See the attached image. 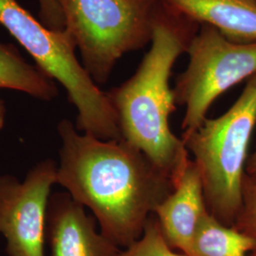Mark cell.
Here are the masks:
<instances>
[{
	"label": "cell",
	"instance_id": "3957f363",
	"mask_svg": "<svg viewBox=\"0 0 256 256\" xmlns=\"http://www.w3.org/2000/svg\"><path fill=\"white\" fill-rule=\"evenodd\" d=\"M256 126V74L223 115L206 119L182 137L202 174L207 208L232 227L242 207V182L248 151Z\"/></svg>",
	"mask_w": 256,
	"mask_h": 256
},
{
	"label": "cell",
	"instance_id": "6da1fadb",
	"mask_svg": "<svg viewBox=\"0 0 256 256\" xmlns=\"http://www.w3.org/2000/svg\"><path fill=\"white\" fill-rule=\"evenodd\" d=\"M61 140L57 183L92 210L100 232L120 248L142 236L149 216L174 190L172 180L136 147L81 133L68 120Z\"/></svg>",
	"mask_w": 256,
	"mask_h": 256
},
{
	"label": "cell",
	"instance_id": "7c38bea8",
	"mask_svg": "<svg viewBox=\"0 0 256 256\" xmlns=\"http://www.w3.org/2000/svg\"><path fill=\"white\" fill-rule=\"evenodd\" d=\"M252 247L245 234L208 212L194 234L188 256H248Z\"/></svg>",
	"mask_w": 256,
	"mask_h": 256
},
{
	"label": "cell",
	"instance_id": "9c48e42d",
	"mask_svg": "<svg viewBox=\"0 0 256 256\" xmlns=\"http://www.w3.org/2000/svg\"><path fill=\"white\" fill-rule=\"evenodd\" d=\"M208 212L202 174L190 160L174 190L153 214L168 245L188 256L194 234Z\"/></svg>",
	"mask_w": 256,
	"mask_h": 256
},
{
	"label": "cell",
	"instance_id": "e0dca14e",
	"mask_svg": "<svg viewBox=\"0 0 256 256\" xmlns=\"http://www.w3.org/2000/svg\"><path fill=\"white\" fill-rule=\"evenodd\" d=\"M6 120V106L3 99L0 97V131L4 128Z\"/></svg>",
	"mask_w": 256,
	"mask_h": 256
},
{
	"label": "cell",
	"instance_id": "2e32d148",
	"mask_svg": "<svg viewBox=\"0 0 256 256\" xmlns=\"http://www.w3.org/2000/svg\"><path fill=\"white\" fill-rule=\"evenodd\" d=\"M246 173L250 176H256V150L248 158L247 164H246Z\"/></svg>",
	"mask_w": 256,
	"mask_h": 256
},
{
	"label": "cell",
	"instance_id": "277c9868",
	"mask_svg": "<svg viewBox=\"0 0 256 256\" xmlns=\"http://www.w3.org/2000/svg\"><path fill=\"white\" fill-rule=\"evenodd\" d=\"M0 24L27 50L38 68L64 86L77 110L76 128L80 132L101 140H120L108 94L78 61L75 41L66 30L46 28L16 0H0Z\"/></svg>",
	"mask_w": 256,
	"mask_h": 256
},
{
	"label": "cell",
	"instance_id": "5b68a950",
	"mask_svg": "<svg viewBox=\"0 0 256 256\" xmlns=\"http://www.w3.org/2000/svg\"><path fill=\"white\" fill-rule=\"evenodd\" d=\"M82 66L97 84L122 55L151 42L160 0H59Z\"/></svg>",
	"mask_w": 256,
	"mask_h": 256
},
{
	"label": "cell",
	"instance_id": "30bf717a",
	"mask_svg": "<svg viewBox=\"0 0 256 256\" xmlns=\"http://www.w3.org/2000/svg\"><path fill=\"white\" fill-rule=\"evenodd\" d=\"M160 1L196 23L216 28L232 42H256V0Z\"/></svg>",
	"mask_w": 256,
	"mask_h": 256
},
{
	"label": "cell",
	"instance_id": "9a60e30c",
	"mask_svg": "<svg viewBox=\"0 0 256 256\" xmlns=\"http://www.w3.org/2000/svg\"><path fill=\"white\" fill-rule=\"evenodd\" d=\"M38 2L41 22L50 30H64V16L59 0H38Z\"/></svg>",
	"mask_w": 256,
	"mask_h": 256
},
{
	"label": "cell",
	"instance_id": "ba28073f",
	"mask_svg": "<svg viewBox=\"0 0 256 256\" xmlns=\"http://www.w3.org/2000/svg\"><path fill=\"white\" fill-rule=\"evenodd\" d=\"M46 240L50 256H115L120 250L97 230L95 218L68 192L50 196Z\"/></svg>",
	"mask_w": 256,
	"mask_h": 256
},
{
	"label": "cell",
	"instance_id": "4fadbf2b",
	"mask_svg": "<svg viewBox=\"0 0 256 256\" xmlns=\"http://www.w3.org/2000/svg\"><path fill=\"white\" fill-rule=\"evenodd\" d=\"M115 256H188L170 247L160 230L155 214L147 220L142 236Z\"/></svg>",
	"mask_w": 256,
	"mask_h": 256
},
{
	"label": "cell",
	"instance_id": "8992f818",
	"mask_svg": "<svg viewBox=\"0 0 256 256\" xmlns=\"http://www.w3.org/2000/svg\"><path fill=\"white\" fill-rule=\"evenodd\" d=\"M186 52L189 64L173 88L176 104L185 106L182 137L202 126L220 95L256 74V42H232L209 24H200Z\"/></svg>",
	"mask_w": 256,
	"mask_h": 256
},
{
	"label": "cell",
	"instance_id": "8fae6325",
	"mask_svg": "<svg viewBox=\"0 0 256 256\" xmlns=\"http://www.w3.org/2000/svg\"><path fill=\"white\" fill-rule=\"evenodd\" d=\"M0 88L27 93L52 101L58 95L54 81L40 68L28 64L14 46L0 42Z\"/></svg>",
	"mask_w": 256,
	"mask_h": 256
},
{
	"label": "cell",
	"instance_id": "5bb4252c",
	"mask_svg": "<svg viewBox=\"0 0 256 256\" xmlns=\"http://www.w3.org/2000/svg\"><path fill=\"white\" fill-rule=\"evenodd\" d=\"M250 238L254 247L248 256H256V176L245 173L242 182V207L232 226Z\"/></svg>",
	"mask_w": 256,
	"mask_h": 256
},
{
	"label": "cell",
	"instance_id": "7a4b0ae2",
	"mask_svg": "<svg viewBox=\"0 0 256 256\" xmlns=\"http://www.w3.org/2000/svg\"><path fill=\"white\" fill-rule=\"evenodd\" d=\"M192 20L160 2L151 46L136 72L106 92L115 110L120 140L136 147L176 185L188 164L189 152L170 128L176 108L170 88L172 68L192 39Z\"/></svg>",
	"mask_w": 256,
	"mask_h": 256
},
{
	"label": "cell",
	"instance_id": "52a82bcc",
	"mask_svg": "<svg viewBox=\"0 0 256 256\" xmlns=\"http://www.w3.org/2000/svg\"><path fill=\"white\" fill-rule=\"evenodd\" d=\"M57 183V164L39 162L23 182L0 174V234L9 256H45L46 212L52 187Z\"/></svg>",
	"mask_w": 256,
	"mask_h": 256
}]
</instances>
